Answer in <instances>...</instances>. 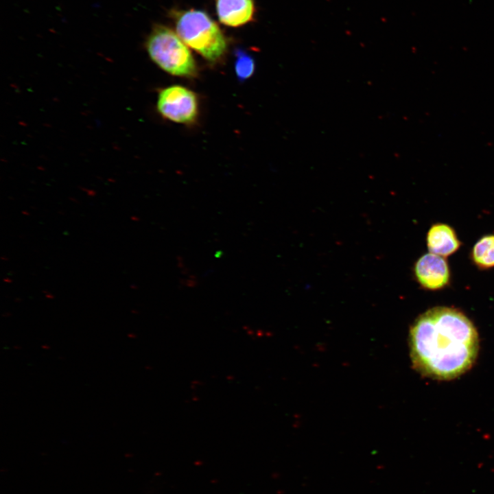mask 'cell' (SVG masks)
Wrapping results in <instances>:
<instances>
[{
  "label": "cell",
  "mask_w": 494,
  "mask_h": 494,
  "mask_svg": "<svg viewBox=\"0 0 494 494\" xmlns=\"http://www.w3.org/2000/svg\"><path fill=\"white\" fill-rule=\"evenodd\" d=\"M413 367L423 375L449 379L467 370L478 350V336L471 320L461 311L434 307L414 321L410 331Z\"/></svg>",
  "instance_id": "cell-1"
},
{
  "label": "cell",
  "mask_w": 494,
  "mask_h": 494,
  "mask_svg": "<svg viewBox=\"0 0 494 494\" xmlns=\"http://www.w3.org/2000/svg\"><path fill=\"white\" fill-rule=\"evenodd\" d=\"M176 33L190 48L209 61L220 59L226 49L217 24L204 11L189 10L174 14Z\"/></svg>",
  "instance_id": "cell-2"
},
{
  "label": "cell",
  "mask_w": 494,
  "mask_h": 494,
  "mask_svg": "<svg viewBox=\"0 0 494 494\" xmlns=\"http://www.w3.org/2000/svg\"><path fill=\"white\" fill-rule=\"evenodd\" d=\"M150 59L162 70L175 76L193 77L196 65L187 45L170 28L155 25L145 42Z\"/></svg>",
  "instance_id": "cell-3"
},
{
  "label": "cell",
  "mask_w": 494,
  "mask_h": 494,
  "mask_svg": "<svg viewBox=\"0 0 494 494\" xmlns=\"http://www.w3.org/2000/svg\"><path fill=\"white\" fill-rule=\"evenodd\" d=\"M156 107L161 116L178 124L193 122L198 110L195 93L180 85L170 86L161 90L158 93Z\"/></svg>",
  "instance_id": "cell-4"
},
{
  "label": "cell",
  "mask_w": 494,
  "mask_h": 494,
  "mask_svg": "<svg viewBox=\"0 0 494 494\" xmlns=\"http://www.w3.org/2000/svg\"><path fill=\"white\" fill-rule=\"evenodd\" d=\"M414 273L419 285L425 290L438 291L449 285L451 272L445 257L428 252L415 263Z\"/></svg>",
  "instance_id": "cell-5"
},
{
  "label": "cell",
  "mask_w": 494,
  "mask_h": 494,
  "mask_svg": "<svg viewBox=\"0 0 494 494\" xmlns=\"http://www.w3.org/2000/svg\"><path fill=\"white\" fill-rule=\"evenodd\" d=\"M215 8L219 21L233 27L252 21L255 12L253 0H215Z\"/></svg>",
  "instance_id": "cell-6"
},
{
  "label": "cell",
  "mask_w": 494,
  "mask_h": 494,
  "mask_svg": "<svg viewBox=\"0 0 494 494\" xmlns=\"http://www.w3.org/2000/svg\"><path fill=\"white\" fill-rule=\"evenodd\" d=\"M430 252L445 257L455 253L461 242L455 230L445 223H435L429 228L426 237Z\"/></svg>",
  "instance_id": "cell-7"
},
{
  "label": "cell",
  "mask_w": 494,
  "mask_h": 494,
  "mask_svg": "<svg viewBox=\"0 0 494 494\" xmlns=\"http://www.w3.org/2000/svg\"><path fill=\"white\" fill-rule=\"evenodd\" d=\"M471 258L480 269L486 270L494 267V235H486L474 244Z\"/></svg>",
  "instance_id": "cell-8"
},
{
  "label": "cell",
  "mask_w": 494,
  "mask_h": 494,
  "mask_svg": "<svg viewBox=\"0 0 494 494\" xmlns=\"http://www.w3.org/2000/svg\"><path fill=\"white\" fill-rule=\"evenodd\" d=\"M255 67V61L250 55L243 50L235 51V71L240 81H244L251 77Z\"/></svg>",
  "instance_id": "cell-9"
}]
</instances>
